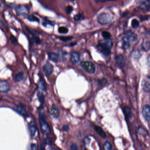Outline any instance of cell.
I'll use <instances>...</instances> for the list:
<instances>
[{"label":"cell","instance_id":"cell-41","mask_svg":"<svg viewBox=\"0 0 150 150\" xmlns=\"http://www.w3.org/2000/svg\"><path fill=\"white\" fill-rule=\"evenodd\" d=\"M63 129L64 131L68 132L69 130V126L68 125H65L63 126Z\"/></svg>","mask_w":150,"mask_h":150},{"label":"cell","instance_id":"cell-22","mask_svg":"<svg viewBox=\"0 0 150 150\" xmlns=\"http://www.w3.org/2000/svg\"><path fill=\"white\" fill-rule=\"evenodd\" d=\"M58 31L59 33L61 34H66L68 31V30L67 27L65 26H60L58 29Z\"/></svg>","mask_w":150,"mask_h":150},{"label":"cell","instance_id":"cell-29","mask_svg":"<svg viewBox=\"0 0 150 150\" xmlns=\"http://www.w3.org/2000/svg\"><path fill=\"white\" fill-rule=\"evenodd\" d=\"M28 19L29 20L32 21V22H39V21L38 19L33 15H29L28 17Z\"/></svg>","mask_w":150,"mask_h":150},{"label":"cell","instance_id":"cell-40","mask_svg":"<svg viewBox=\"0 0 150 150\" xmlns=\"http://www.w3.org/2000/svg\"><path fill=\"white\" fill-rule=\"evenodd\" d=\"M46 143L45 142V141H44L42 144H41V150H44V149H45V146H46Z\"/></svg>","mask_w":150,"mask_h":150},{"label":"cell","instance_id":"cell-7","mask_svg":"<svg viewBox=\"0 0 150 150\" xmlns=\"http://www.w3.org/2000/svg\"><path fill=\"white\" fill-rule=\"evenodd\" d=\"M136 4L139 8L143 10H147L150 8V0H137Z\"/></svg>","mask_w":150,"mask_h":150},{"label":"cell","instance_id":"cell-1","mask_svg":"<svg viewBox=\"0 0 150 150\" xmlns=\"http://www.w3.org/2000/svg\"><path fill=\"white\" fill-rule=\"evenodd\" d=\"M137 39V36L134 32L129 30L124 33L122 38V45L124 49H127L130 46L131 42H134Z\"/></svg>","mask_w":150,"mask_h":150},{"label":"cell","instance_id":"cell-13","mask_svg":"<svg viewBox=\"0 0 150 150\" xmlns=\"http://www.w3.org/2000/svg\"><path fill=\"white\" fill-rule=\"evenodd\" d=\"M15 109L18 113H19L24 117H27L28 116L27 112L22 105H19L16 106L15 107Z\"/></svg>","mask_w":150,"mask_h":150},{"label":"cell","instance_id":"cell-36","mask_svg":"<svg viewBox=\"0 0 150 150\" xmlns=\"http://www.w3.org/2000/svg\"><path fill=\"white\" fill-rule=\"evenodd\" d=\"M72 10H73L72 7H71L70 6H68V7H67V8H66V12H67V13L70 14L72 12Z\"/></svg>","mask_w":150,"mask_h":150},{"label":"cell","instance_id":"cell-11","mask_svg":"<svg viewBox=\"0 0 150 150\" xmlns=\"http://www.w3.org/2000/svg\"><path fill=\"white\" fill-rule=\"evenodd\" d=\"M142 113L144 119L147 121H150V106L145 105L142 108Z\"/></svg>","mask_w":150,"mask_h":150},{"label":"cell","instance_id":"cell-43","mask_svg":"<svg viewBox=\"0 0 150 150\" xmlns=\"http://www.w3.org/2000/svg\"><path fill=\"white\" fill-rule=\"evenodd\" d=\"M147 61H148V64L149 67H150V56H149L147 59Z\"/></svg>","mask_w":150,"mask_h":150},{"label":"cell","instance_id":"cell-31","mask_svg":"<svg viewBox=\"0 0 150 150\" xmlns=\"http://www.w3.org/2000/svg\"><path fill=\"white\" fill-rule=\"evenodd\" d=\"M72 38V37H61L59 38V39L63 41H67L71 40Z\"/></svg>","mask_w":150,"mask_h":150},{"label":"cell","instance_id":"cell-38","mask_svg":"<svg viewBox=\"0 0 150 150\" xmlns=\"http://www.w3.org/2000/svg\"><path fill=\"white\" fill-rule=\"evenodd\" d=\"M70 149L72 150H77L78 149V147L77 144H72L70 146Z\"/></svg>","mask_w":150,"mask_h":150},{"label":"cell","instance_id":"cell-10","mask_svg":"<svg viewBox=\"0 0 150 150\" xmlns=\"http://www.w3.org/2000/svg\"><path fill=\"white\" fill-rule=\"evenodd\" d=\"M10 89L9 84L5 81H0V93H6Z\"/></svg>","mask_w":150,"mask_h":150},{"label":"cell","instance_id":"cell-35","mask_svg":"<svg viewBox=\"0 0 150 150\" xmlns=\"http://www.w3.org/2000/svg\"><path fill=\"white\" fill-rule=\"evenodd\" d=\"M33 41L34 42L37 44H41V40H40V39L38 38V37H34L33 38Z\"/></svg>","mask_w":150,"mask_h":150},{"label":"cell","instance_id":"cell-30","mask_svg":"<svg viewBox=\"0 0 150 150\" xmlns=\"http://www.w3.org/2000/svg\"><path fill=\"white\" fill-rule=\"evenodd\" d=\"M10 40L11 42L12 43L13 45H15V46L17 45L18 41L17 40L16 38H15L14 36H11L10 38Z\"/></svg>","mask_w":150,"mask_h":150},{"label":"cell","instance_id":"cell-26","mask_svg":"<svg viewBox=\"0 0 150 150\" xmlns=\"http://www.w3.org/2000/svg\"><path fill=\"white\" fill-rule=\"evenodd\" d=\"M131 25L134 29H136L139 26V23L136 19H134L131 22Z\"/></svg>","mask_w":150,"mask_h":150},{"label":"cell","instance_id":"cell-4","mask_svg":"<svg viewBox=\"0 0 150 150\" xmlns=\"http://www.w3.org/2000/svg\"><path fill=\"white\" fill-rule=\"evenodd\" d=\"M39 122L41 128L43 133L45 135L48 136L51 133V130L49 125L43 116L41 115L39 116Z\"/></svg>","mask_w":150,"mask_h":150},{"label":"cell","instance_id":"cell-16","mask_svg":"<svg viewBox=\"0 0 150 150\" xmlns=\"http://www.w3.org/2000/svg\"><path fill=\"white\" fill-rule=\"evenodd\" d=\"M79 60H80V56H79V54L78 52H73L71 53V61L74 63H77L79 62Z\"/></svg>","mask_w":150,"mask_h":150},{"label":"cell","instance_id":"cell-27","mask_svg":"<svg viewBox=\"0 0 150 150\" xmlns=\"http://www.w3.org/2000/svg\"><path fill=\"white\" fill-rule=\"evenodd\" d=\"M37 95L38 99L40 102L41 104H43L44 102V96L42 93L40 92H39L37 93Z\"/></svg>","mask_w":150,"mask_h":150},{"label":"cell","instance_id":"cell-12","mask_svg":"<svg viewBox=\"0 0 150 150\" xmlns=\"http://www.w3.org/2000/svg\"><path fill=\"white\" fill-rule=\"evenodd\" d=\"M116 64L119 67H123L125 65L126 58L123 55H119L115 58Z\"/></svg>","mask_w":150,"mask_h":150},{"label":"cell","instance_id":"cell-23","mask_svg":"<svg viewBox=\"0 0 150 150\" xmlns=\"http://www.w3.org/2000/svg\"><path fill=\"white\" fill-rule=\"evenodd\" d=\"M83 18H84V15L82 13H79L77 14V15H75L74 17V19L76 21L81 20L83 19Z\"/></svg>","mask_w":150,"mask_h":150},{"label":"cell","instance_id":"cell-2","mask_svg":"<svg viewBox=\"0 0 150 150\" xmlns=\"http://www.w3.org/2000/svg\"><path fill=\"white\" fill-rule=\"evenodd\" d=\"M106 41L99 44L97 48L100 52L105 55L108 56L110 54L111 49L112 46V42L110 39L105 40Z\"/></svg>","mask_w":150,"mask_h":150},{"label":"cell","instance_id":"cell-20","mask_svg":"<svg viewBox=\"0 0 150 150\" xmlns=\"http://www.w3.org/2000/svg\"><path fill=\"white\" fill-rule=\"evenodd\" d=\"M142 48L145 51L149 50L150 49V41L147 39L144 40L142 44Z\"/></svg>","mask_w":150,"mask_h":150},{"label":"cell","instance_id":"cell-5","mask_svg":"<svg viewBox=\"0 0 150 150\" xmlns=\"http://www.w3.org/2000/svg\"><path fill=\"white\" fill-rule=\"evenodd\" d=\"M80 64L84 70L89 74H94L95 72V66L91 62L82 61L81 62Z\"/></svg>","mask_w":150,"mask_h":150},{"label":"cell","instance_id":"cell-28","mask_svg":"<svg viewBox=\"0 0 150 150\" xmlns=\"http://www.w3.org/2000/svg\"><path fill=\"white\" fill-rule=\"evenodd\" d=\"M104 149L105 150H112V146L109 142H106L104 145Z\"/></svg>","mask_w":150,"mask_h":150},{"label":"cell","instance_id":"cell-15","mask_svg":"<svg viewBox=\"0 0 150 150\" xmlns=\"http://www.w3.org/2000/svg\"><path fill=\"white\" fill-rule=\"evenodd\" d=\"M29 129L30 136L32 137L34 136L35 135L37 130V126L34 121H31L29 123Z\"/></svg>","mask_w":150,"mask_h":150},{"label":"cell","instance_id":"cell-37","mask_svg":"<svg viewBox=\"0 0 150 150\" xmlns=\"http://www.w3.org/2000/svg\"><path fill=\"white\" fill-rule=\"evenodd\" d=\"M58 55L59 56V57L60 58V59H61V60H64V56H65V54L63 52L61 51L60 52H59Z\"/></svg>","mask_w":150,"mask_h":150},{"label":"cell","instance_id":"cell-17","mask_svg":"<svg viewBox=\"0 0 150 150\" xmlns=\"http://www.w3.org/2000/svg\"><path fill=\"white\" fill-rule=\"evenodd\" d=\"M39 85L41 89L44 91H46L47 90V85L44 79L42 76H40L39 80Z\"/></svg>","mask_w":150,"mask_h":150},{"label":"cell","instance_id":"cell-18","mask_svg":"<svg viewBox=\"0 0 150 150\" xmlns=\"http://www.w3.org/2000/svg\"><path fill=\"white\" fill-rule=\"evenodd\" d=\"M94 128L96 131L97 132V133L101 136L102 138H105L106 137V134L104 132V130L102 129L101 127H99L97 126H96L94 127Z\"/></svg>","mask_w":150,"mask_h":150},{"label":"cell","instance_id":"cell-3","mask_svg":"<svg viewBox=\"0 0 150 150\" xmlns=\"http://www.w3.org/2000/svg\"><path fill=\"white\" fill-rule=\"evenodd\" d=\"M112 20V17L110 14L106 12H102L97 17L98 23L102 25L108 24Z\"/></svg>","mask_w":150,"mask_h":150},{"label":"cell","instance_id":"cell-9","mask_svg":"<svg viewBox=\"0 0 150 150\" xmlns=\"http://www.w3.org/2000/svg\"><path fill=\"white\" fill-rule=\"evenodd\" d=\"M142 86L145 92H150V77L146 76L143 78L142 81Z\"/></svg>","mask_w":150,"mask_h":150},{"label":"cell","instance_id":"cell-8","mask_svg":"<svg viewBox=\"0 0 150 150\" xmlns=\"http://www.w3.org/2000/svg\"><path fill=\"white\" fill-rule=\"evenodd\" d=\"M43 69L45 75L47 76H50L52 74L54 71L53 66L48 62L46 63V64L44 66Z\"/></svg>","mask_w":150,"mask_h":150},{"label":"cell","instance_id":"cell-25","mask_svg":"<svg viewBox=\"0 0 150 150\" xmlns=\"http://www.w3.org/2000/svg\"><path fill=\"white\" fill-rule=\"evenodd\" d=\"M102 36L105 40L110 39L111 37V34L108 32L103 31L102 33Z\"/></svg>","mask_w":150,"mask_h":150},{"label":"cell","instance_id":"cell-42","mask_svg":"<svg viewBox=\"0 0 150 150\" xmlns=\"http://www.w3.org/2000/svg\"><path fill=\"white\" fill-rule=\"evenodd\" d=\"M97 2H106V1H112L115 0H95Z\"/></svg>","mask_w":150,"mask_h":150},{"label":"cell","instance_id":"cell-24","mask_svg":"<svg viewBox=\"0 0 150 150\" xmlns=\"http://www.w3.org/2000/svg\"><path fill=\"white\" fill-rule=\"evenodd\" d=\"M124 112L126 117H130L131 115V112L130 108L127 106H125L124 108Z\"/></svg>","mask_w":150,"mask_h":150},{"label":"cell","instance_id":"cell-32","mask_svg":"<svg viewBox=\"0 0 150 150\" xmlns=\"http://www.w3.org/2000/svg\"><path fill=\"white\" fill-rule=\"evenodd\" d=\"M107 82V80L106 79H105V78L99 79L98 80V83L100 85H104V84L106 83Z\"/></svg>","mask_w":150,"mask_h":150},{"label":"cell","instance_id":"cell-33","mask_svg":"<svg viewBox=\"0 0 150 150\" xmlns=\"http://www.w3.org/2000/svg\"><path fill=\"white\" fill-rule=\"evenodd\" d=\"M45 142L49 146H51V144H52V143H51V139L49 137H47L46 138V140H45Z\"/></svg>","mask_w":150,"mask_h":150},{"label":"cell","instance_id":"cell-6","mask_svg":"<svg viewBox=\"0 0 150 150\" xmlns=\"http://www.w3.org/2000/svg\"><path fill=\"white\" fill-rule=\"evenodd\" d=\"M15 12L18 16L21 17H25L29 13L28 8L23 4H20L17 6L15 8Z\"/></svg>","mask_w":150,"mask_h":150},{"label":"cell","instance_id":"cell-39","mask_svg":"<svg viewBox=\"0 0 150 150\" xmlns=\"http://www.w3.org/2000/svg\"><path fill=\"white\" fill-rule=\"evenodd\" d=\"M30 147L32 150H37L38 146L36 144H32L30 145Z\"/></svg>","mask_w":150,"mask_h":150},{"label":"cell","instance_id":"cell-14","mask_svg":"<svg viewBox=\"0 0 150 150\" xmlns=\"http://www.w3.org/2000/svg\"><path fill=\"white\" fill-rule=\"evenodd\" d=\"M50 112L51 115L55 117H58L60 115V111L59 110V108L55 104H53L51 106L50 109Z\"/></svg>","mask_w":150,"mask_h":150},{"label":"cell","instance_id":"cell-19","mask_svg":"<svg viewBox=\"0 0 150 150\" xmlns=\"http://www.w3.org/2000/svg\"><path fill=\"white\" fill-rule=\"evenodd\" d=\"M24 74L23 72H19L14 77V80L16 82H19L23 80Z\"/></svg>","mask_w":150,"mask_h":150},{"label":"cell","instance_id":"cell-21","mask_svg":"<svg viewBox=\"0 0 150 150\" xmlns=\"http://www.w3.org/2000/svg\"><path fill=\"white\" fill-rule=\"evenodd\" d=\"M48 56L50 60L55 63H57V57H58L57 55L53 52H49L48 53Z\"/></svg>","mask_w":150,"mask_h":150},{"label":"cell","instance_id":"cell-34","mask_svg":"<svg viewBox=\"0 0 150 150\" xmlns=\"http://www.w3.org/2000/svg\"><path fill=\"white\" fill-rule=\"evenodd\" d=\"M90 139L88 137H86L83 140V142L85 144L87 145L89 144L90 142Z\"/></svg>","mask_w":150,"mask_h":150}]
</instances>
